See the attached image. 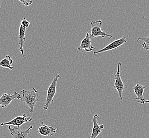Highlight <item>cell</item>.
I'll return each instance as SVG.
<instances>
[{
	"mask_svg": "<svg viewBox=\"0 0 149 138\" xmlns=\"http://www.w3.org/2000/svg\"><path fill=\"white\" fill-rule=\"evenodd\" d=\"M21 93L22 95L20 101L24 102L29 109V113H33L36 104L39 101L38 93L35 86H33L32 90H22Z\"/></svg>",
	"mask_w": 149,
	"mask_h": 138,
	"instance_id": "6da1fadb",
	"label": "cell"
},
{
	"mask_svg": "<svg viewBox=\"0 0 149 138\" xmlns=\"http://www.w3.org/2000/svg\"><path fill=\"white\" fill-rule=\"evenodd\" d=\"M61 78V77L60 75L56 74L55 75V77L53 79V81L52 82L49 86L48 87L47 89V96L46 98V101L43 109L44 111L47 110L49 106L53 102V99L55 93H56V89L57 81L58 79Z\"/></svg>",
	"mask_w": 149,
	"mask_h": 138,
	"instance_id": "7a4b0ae2",
	"label": "cell"
},
{
	"mask_svg": "<svg viewBox=\"0 0 149 138\" xmlns=\"http://www.w3.org/2000/svg\"><path fill=\"white\" fill-rule=\"evenodd\" d=\"M91 39H93L98 37H101L102 38H104L105 37H108L109 38L113 37V35L108 34L106 32L102 31V21L101 20H98L97 21H92L91 22Z\"/></svg>",
	"mask_w": 149,
	"mask_h": 138,
	"instance_id": "3957f363",
	"label": "cell"
},
{
	"mask_svg": "<svg viewBox=\"0 0 149 138\" xmlns=\"http://www.w3.org/2000/svg\"><path fill=\"white\" fill-rule=\"evenodd\" d=\"M117 70L116 74L114 77L115 84H114V89L116 90L119 95V98L123 100V92L124 90L125 86L123 82L121 76H120V66H122V63L120 62H117Z\"/></svg>",
	"mask_w": 149,
	"mask_h": 138,
	"instance_id": "277c9868",
	"label": "cell"
},
{
	"mask_svg": "<svg viewBox=\"0 0 149 138\" xmlns=\"http://www.w3.org/2000/svg\"><path fill=\"white\" fill-rule=\"evenodd\" d=\"M21 95L17 92H15L13 94L10 93H3V95L0 97V107L5 108L9 106L11 102L15 99H21Z\"/></svg>",
	"mask_w": 149,
	"mask_h": 138,
	"instance_id": "5b68a950",
	"label": "cell"
},
{
	"mask_svg": "<svg viewBox=\"0 0 149 138\" xmlns=\"http://www.w3.org/2000/svg\"><path fill=\"white\" fill-rule=\"evenodd\" d=\"M33 120L32 118L29 117L26 114H24L22 116H17L10 121L6 123H2L1 124V126L4 125H14L17 127L22 125L24 123L27 122H31Z\"/></svg>",
	"mask_w": 149,
	"mask_h": 138,
	"instance_id": "8992f818",
	"label": "cell"
},
{
	"mask_svg": "<svg viewBox=\"0 0 149 138\" xmlns=\"http://www.w3.org/2000/svg\"><path fill=\"white\" fill-rule=\"evenodd\" d=\"M126 37L125 36V37H123L120 39L115 40L113 42L109 44L106 46H105L104 48L101 49L100 50H98V51L94 52L93 54H99V53H104L105 52L112 51V50L118 48L120 46H122L123 45H124V44H125L127 42V40H126Z\"/></svg>",
	"mask_w": 149,
	"mask_h": 138,
	"instance_id": "52a82bcc",
	"label": "cell"
},
{
	"mask_svg": "<svg viewBox=\"0 0 149 138\" xmlns=\"http://www.w3.org/2000/svg\"><path fill=\"white\" fill-rule=\"evenodd\" d=\"M8 128L13 138H29L28 134L29 133L30 130L33 129V126L31 125L28 129L25 130L20 129L19 127L17 126L11 128L9 126Z\"/></svg>",
	"mask_w": 149,
	"mask_h": 138,
	"instance_id": "ba28073f",
	"label": "cell"
},
{
	"mask_svg": "<svg viewBox=\"0 0 149 138\" xmlns=\"http://www.w3.org/2000/svg\"><path fill=\"white\" fill-rule=\"evenodd\" d=\"M94 49H95V47L92 45L90 34L87 33L84 39L81 41L80 45L78 48V50L79 51H82V50H84L86 52H90L93 51Z\"/></svg>",
	"mask_w": 149,
	"mask_h": 138,
	"instance_id": "9c48e42d",
	"label": "cell"
},
{
	"mask_svg": "<svg viewBox=\"0 0 149 138\" xmlns=\"http://www.w3.org/2000/svg\"><path fill=\"white\" fill-rule=\"evenodd\" d=\"M57 130V128L45 124L42 121H41V125L38 128V133L42 136L51 137L54 135Z\"/></svg>",
	"mask_w": 149,
	"mask_h": 138,
	"instance_id": "30bf717a",
	"label": "cell"
},
{
	"mask_svg": "<svg viewBox=\"0 0 149 138\" xmlns=\"http://www.w3.org/2000/svg\"><path fill=\"white\" fill-rule=\"evenodd\" d=\"M99 118L98 115L95 114L93 117V128L91 136L89 138H97L104 129V124L99 125L97 120Z\"/></svg>",
	"mask_w": 149,
	"mask_h": 138,
	"instance_id": "8fae6325",
	"label": "cell"
},
{
	"mask_svg": "<svg viewBox=\"0 0 149 138\" xmlns=\"http://www.w3.org/2000/svg\"><path fill=\"white\" fill-rule=\"evenodd\" d=\"M149 85L147 86H142L139 84H137L135 86L133 87V89L134 90V93L136 96V98L135 100H139V101L138 102L140 104H146V100L144 97V90L146 87H148Z\"/></svg>",
	"mask_w": 149,
	"mask_h": 138,
	"instance_id": "7c38bea8",
	"label": "cell"
},
{
	"mask_svg": "<svg viewBox=\"0 0 149 138\" xmlns=\"http://www.w3.org/2000/svg\"><path fill=\"white\" fill-rule=\"evenodd\" d=\"M26 29L24 28L21 25L19 27V40H18V43L20 45V47H19V51L21 53V54L22 55L23 57L25 59L27 57L26 55L24 54V43L26 41Z\"/></svg>",
	"mask_w": 149,
	"mask_h": 138,
	"instance_id": "4fadbf2b",
	"label": "cell"
},
{
	"mask_svg": "<svg viewBox=\"0 0 149 138\" xmlns=\"http://www.w3.org/2000/svg\"><path fill=\"white\" fill-rule=\"evenodd\" d=\"M13 61L10 55H6L4 59L0 61V66L4 68H8L10 70H13V67L12 66V64Z\"/></svg>",
	"mask_w": 149,
	"mask_h": 138,
	"instance_id": "5bb4252c",
	"label": "cell"
},
{
	"mask_svg": "<svg viewBox=\"0 0 149 138\" xmlns=\"http://www.w3.org/2000/svg\"><path fill=\"white\" fill-rule=\"evenodd\" d=\"M142 40L143 43L142 44V46L144 49L146 51H149V37H139L137 38V41Z\"/></svg>",
	"mask_w": 149,
	"mask_h": 138,
	"instance_id": "9a60e30c",
	"label": "cell"
},
{
	"mask_svg": "<svg viewBox=\"0 0 149 138\" xmlns=\"http://www.w3.org/2000/svg\"><path fill=\"white\" fill-rule=\"evenodd\" d=\"M30 23L28 21H27L26 18H24V19L22 20L21 22V25L25 29H27L30 26Z\"/></svg>",
	"mask_w": 149,
	"mask_h": 138,
	"instance_id": "2e32d148",
	"label": "cell"
},
{
	"mask_svg": "<svg viewBox=\"0 0 149 138\" xmlns=\"http://www.w3.org/2000/svg\"><path fill=\"white\" fill-rule=\"evenodd\" d=\"M20 1L22 4L26 6H29L33 4L32 0H18Z\"/></svg>",
	"mask_w": 149,
	"mask_h": 138,
	"instance_id": "e0dca14e",
	"label": "cell"
},
{
	"mask_svg": "<svg viewBox=\"0 0 149 138\" xmlns=\"http://www.w3.org/2000/svg\"><path fill=\"white\" fill-rule=\"evenodd\" d=\"M146 103H147V104H149V100H147L146 101Z\"/></svg>",
	"mask_w": 149,
	"mask_h": 138,
	"instance_id": "ac0fdd59",
	"label": "cell"
},
{
	"mask_svg": "<svg viewBox=\"0 0 149 138\" xmlns=\"http://www.w3.org/2000/svg\"><path fill=\"white\" fill-rule=\"evenodd\" d=\"M1 4H0V8H1Z\"/></svg>",
	"mask_w": 149,
	"mask_h": 138,
	"instance_id": "d6986e66",
	"label": "cell"
}]
</instances>
